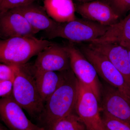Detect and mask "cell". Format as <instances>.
Returning a JSON list of instances; mask_svg holds the SVG:
<instances>
[{
    "label": "cell",
    "mask_w": 130,
    "mask_h": 130,
    "mask_svg": "<svg viewBox=\"0 0 130 130\" xmlns=\"http://www.w3.org/2000/svg\"><path fill=\"white\" fill-rule=\"evenodd\" d=\"M78 81L71 69L66 71L64 81L44 103L40 118L45 130H50L54 125L75 110Z\"/></svg>",
    "instance_id": "6da1fadb"
},
{
    "label": "cell",
    "mask_w": 130,
    "mask_h": 130,
    "mask_svg": "<svg viewBox=\"0 0 130 130\" xmlns=\"http://www.w3.org/2000/svg\"><path fill=\"white\" fill-rule=\"evenodd\" d=\"M53 43L35 36L1 40L0 63L15 66H24L31 58Z\"/></svg>",
    "instance_id": "7a4b0ae2"
},
{
    "label": "cell",
    "mask_w": 130,
    "mask_h": 130,
    "mask_svg": "<svg viewBox=\"0 0 130 130\" xmlns=\"http://www.w3.org/2000/svg\"><path fill=\"white\" fill-rule=\"evenodd\" d=\"M12 95L30 116L40 118L44 103L38 92L34 77L24 70L23 66L16 68Z\"/></svg>",
    "instance_id": "3957f363"
},
{
    "label": "cell",
    "mask_w": 130,
    "mask_h": 130,
    "mask_svg": "<svg viewBox=\"0 0 130 130\" xmlns=\"http://www.w3.org/2000/svg\"><path fill=\"white\" fill-rule=\"evenodd\" d=\"M109 26L76 18L72 21L58 23L55 28L48 34L50 38H61L74 42H91L104 35Z\"/></svg>",
    "instance_id": "277c9868"
},
{
    "label": "cell",
    "mask_w": 130,
    "mask_h": 130,
    "mask_svg": "<svg viewBox=\"0 0 130 130\" xmlns=\"http://www.w3.org/2000/svg\"><path fill=\"white\" fill-rule=\"evenodd\" d=\"M79 50L92 63L99 76L130 99V88L120 73L106 57L88 45L81 46Z\"/></svg>",
    "instance_id": "5b68a950"
},
{
    "label": "cell",
    "mask_w": 130,
    "mask_h": 130,
    "mask_svg": "<svg viewBox=\"0 0 130 130\" xmlns=\"http://www.w3.org/2000/svg\"><path fill=\"white\" fill-rule=\"evenodd\" d=\"M66 47L70 57L71 70L78 81L90 89L100 102L102 90L95 68L79 49L72 44Z\"/></svg>",
    "instance_id": "8992f818"
},
{
    "label": "cell",
    "mask_w": 130,
    "mask_h": 130,
    "mask_svg": "<svg viewBox=\"0 0 130 130\" xmlns=\"http://www.w3.org/2000/svg\"><path fill=\"white\" fill-rule=\"evenodd\" d=\"M99 102L91 90L78 81L75 110L88 130H106L100 115Z\"/></svg>",
    "instance_id": "52a82bcc"
},
{
    "label": "cell",
    "mask_w": 130,
    "mask_h": 130,
    "mask_svg": "<svg viewBox=\"0 0 130 130\" xmlns=\"http://www.w3.org/2000/svg\"><path fill=\"white\" fill-rule=\"evenodd\" d=\"M11 95L0 98V119L10 130H45L28 119Z\"/></svg>",
    "instance_id": "ba28073f"
},
{
    "label": "cell",
    "mask_w": 130,
    "mask_h": 130,
    "mask_svg": "<svg viewBox=\"0 0 130 130\" xmlns=\"http://www.w3.org/2000/svg\"><path fill=\"white\" fill-rule=\"evenodd\" d=\"M35 71L63 72L71 69L66 47L53 43L37 55Z\"/></svg>",
    "instance_id": "9c48e42d"
},
{
    "label": "cell",
    "mask_w": 130,
    "mask_h": 130,
    "mask_svg": "<svg viewBox=\"0 0 130 130\" xmlns=\"http://www.w3.org/2000/svg\"><path fill=\"white\" fill-rule=\"evenodd\" d=\"M76 11L83 18L110 26L119 21V17L105 0H96L79 3Z\"/></svg>",
    "instance_id": "30bf717a"
},
{
    "label": "cell",
    "mask_w": 130,
    "mask_h": 130,
    "mask_svg": "<svg viewBox=\"0 0 130 130\" xmlns=\"http://www.w3.org/2000/svg\"><path fill=\"white\" fill-rule=\"evenodd\" d=\"M102 93L103 113L130 124V99L111 85L106 86Z\"/></svg>",
    "instance_id": "8fae6325"
},
{
    "label": "cell",
    "mask_w": 130,
    "mask_h": 130,
    "mask_svg": "<svg viewBox=\"0 0 130 130\" xmlns=\"http://www.w3.org/2000/svg\"><path fill=\"white\" fill-rule=\"evenodd\" d=\"M88 45L108 59L120 73L130 88V61L127 49L113 43L90 42Z\"/></svg>",
    "instance_id": "7c38bea8"
},
{
    "label": "cell",
    "mask_w": 130,
    "mask_h": 130,
    "mask_svg": "<svg viewBox=\"0 0 130 130\" xmlns=\"http://www.w3.org/2000/svg\"><path fill=\"white\" fill-rule=\"evenodd\" d=\"M38 32L25 17L14 9L0 15V34L6 38L34 37Z\"/></svg>",
    "instance_id": "4fadbf2b"
},
{
    "label": "cell",
    "mask_w": 130,
    "mask_h": 130,
    "mask_svg": "<svg viewBox=\"0 0 130 130\" xmlns=\"http://www.w3.org/2000/svg\"><path fill=\"white\" fill-rule=\"evenodd\" d=\"M13 9L21 13L31 27L38 32L45 31L49 33L58 25V23L50 17L44 8L33 3Z\"/></svg>",
    "instance_id": "5bb4252c"
},
{
    "label": "cell",
    "mask_w": 130,
    "mask_h": 130,
    "mask_svg": "<svg viewBox=\"0 0 130 130\" xmlns=\"http://www.w3.org/2000/svg\"><path fill=\"white\" fill-rule=\"evenodd\" d=\"M66 71H35L34 77L37 87L44 103L63 83Z\"/></svg>",
    "instance_id": "9a60e30c"
},
{
    "label": "cell",
    "mask_w": 130,
    "mask_h": 130,
    "mask_svg": "<svg viewBox=\"0 0 130 130\" xmlns=\"http://www.w3.org/2000/svg\"><path fill=\"white\" fill-rule=\"evenodd\" d=\"M91 42L113 43L123 46L130 43V12L124 18L109 26L102 36Z\"/></svg>",
    "instance_id": "2e32d148"
},
{
    "label": "cell",
    "mask_w": 130,
    "mask_h": 130,
    "mask_svg": "<svg viewBox=\"0 0 130 130\" xmlns=\"http://www.w3.org/2000/svg\"><path fill=\"white\" fill-rule=\"evenodd\" d=\"M44 5L48 14L57 23H65L76 19L73 0H44Z\"/></svg>",
    "instance_id": "e0dca14e"
},
{
    "label": "cell",
    "mask_w": 130,
    "mask_h": 130,
    "mask_svg": "<svg viewBox=\"0 0 130 130\" xmlns=\"http://www.w3.org/2000/svg\"><path fill=\"white\" fill-rule=\"evenodd\" d=\"M50 130H88L77 115L70 114L60 120Z\"/></svg>",
    "instance_id": "ac0fdd59"
},
{
    "label": "cell",
    "mask_w": 130,
    "mask_h": 130,
    "mask_svg": "<svg viewBox=\"0 0 130 130\" xmlns=\"http://www.w3.org/2000/svg\"><path fill=\"white\" fill-rule=\"evenodd\" d=\"M103 123L106 130H130V124L103 113Z\"/></svg>",
    "instance_id": "d6986e66"
},
{
    "label": "cell",
    "mask_w": 130,
    "mask_h": 130,
    "mask_svg": "<svg viewBox=\"0 0 130 130\" xmlns=\"http://www.w3.org/2000/svg\"><path fill=\"white\" fill-rule=\"evenodd\" d=\"M35 0H0V15L11 9L33 3Z\"/></svg>",
    "instance_id": "ffe728a7"
},
{
    "label": "cell",
    "mask_w": 130,
    "mask_h": 130,
    "mask_svg": "<svg viewBox=\"0 0 130 130\" xmlns=\"http://www.w3.org/2000/svg\"><path fill=\"white\" fill-rule=\"evenodd\" d=\"M119 18L130 11V0H105Z\"/></svg>",
    "instance_id": "44dd1931"
},
{
    "label": "cell",
    "mask_w": 130,
    "mask_h": 130,
    "mask_svg": "<svg viewBox=\"0 0 130 130\" xmlns=\"http://www.w3.org/2000/svg\"><path fill=\"white\" fill-rule=\"evenodd\" d=\"M17 67L0 63V80L13 81Z\"/></svg>",
    "instance_id": "7402d4cb"
},
{
    "label": "cell",
    "mask_w": 130,
    "mask_h": 130,
    "mask_svg": "<svg viewBox=\"0 0 130 130\" xmlns=\"http://www.w3.org/2000/svg\"><path fill=\"white\" fill-rule=\"evenodd\" d=\"M13 83L12 81L0 80V97H7L11 95Z\"/></svg>",
    "instance_id": "603a6c76"
},
{
    "label": "cell",
    "mask_w": 130,
    "mask_h": 130,
    "mask_svg": "<svg viewBox=\"0 0 130 130\" xmlns=\"http://www.w3.org/2000/svg\"><path fill=\"white\" fill-rule=\"evenodd\" d=\"M123 46L125 47L127 49V51H128V55H129L130 61V43L126 44V45Z\"/></svg>",
    "instance_id": "cb8c5ba5"
},
{
    "label": "cell",
    "mask_w": 130,
    "mask_h": 130,
    "mask_svg": "<svg viewBox=\"0 0 130 130\" xmlns=\"http://www.w3.org/2000/svg\"><path fill=\"white\" fill-rule=\"evenodd\" d=\"M0 130H7V129L3 126L0 124Z\"/></svg>",
    "instance_id": "d4e9b609"
},
{
    "label": "cell",
    "mask_w": 130,
    "mask_h": 130,
    "mask_svg": "<svg viewBox=\"0 0 130 130\" xmlns=\"http://www.w3.org/2000/svg\"><path fill=\"white\" fill-rule=\"evenodd\" d=\"M79 1H91V0H79Z\"/></svg>",
    "instance_id": "484cf974"
},
{
    "label": "cell",
    "mask_w": 130,
    "mask_h": 130,
    "mask_svg": "<svg viewBox=\"0 0 130 130\" xmlns=\"http://www.w3.org/2000/svg\"><path fill=\"white\" fill-rule=\"evenodd\" d=\"M1 36V34H0V37Z\"/></svg>",
    "instance_id": "4316f807"
}]
</instances>
